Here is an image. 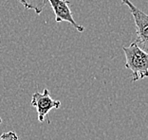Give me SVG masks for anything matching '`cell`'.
<instances>
[{"label": "cell", "instance_id": "6da1fadb", "mask_svg": "<svg viewBox=\"0 0 148 140\" xmlns=\"http://www.w3.org/2000/svg\"><path fill=\"white\" fill-rule=\"evenodd\" d=\"M18 1L25 7V9L33 10L36 14H40L48 5V3H49L55 14V21L57 23H69L79 32L85 31V27L79 25L74 20L72 12L69 8L70 2L69 0H18Z\"/></svg>", "mask_w": 148, "mask_h": 140}, {"label": "cell", "instance_id": "7a4b0ae2", "mask_svg": "<svg viewBox=\"0 0 148 140\" xmlns=\"http://www.w3.org/2000/svg\"><path fill=\"white\" fill-rule=\"evenodd\" d=\"M125 55V67L132 72V82L145 79L148 75V54L135 42L123 48Z\"/></svg>", "mask_w": 148, "mask_h": 140}, {"label": "cell", "instance_id": "3957f363", "mask_svg": "<svg viewBox=\"0 0 148 140\" xmlns=\"http://www.w3.org/2000/svg\"><path fill=\"white\" fill-rule=\"evenodd\" d=\"M123 4L128 7L136 25V41L135 43L146 51L148 46V16L145 12L140 11L130 0H122Z\"/></svg>", "mask_w": 148, "mask_h": 140}, {"label": "cell", "instance_id": "277c9868", "mask_svg": "<svg viewBox=\"0 0 148 140\" xmlns=\"http://www.w3.org/2000/svg\"><path fill=\"white\" fill-rule=\"evenodd\" d=\"M31 104L32 107H34L37 111V118L39 122L43 123L48 114L52 109H58L61 107L60 101L53 99L50 97L49 89L45 88L43 93L36 92L32 97Z\"/></svg>", "mask_w": 148, "mask_h": 140}, {"label": "cell", "instance_id": "5b68a950", "mask_svg": "<svg viewBox=\"0 0 148 140\" xmlns=\"http://www.w3.org/2000/svg\"><path fill=\"white\" fill-rule=\"evenodd\" d=\"M0 140H19V136L14 132H6L0 135Z\"/></svg>", "mask_w": 148, "mask_h": 140}, {"label": "cell", "instance_id": "8992f818", "mask_svg": "<svg viewBox=\"0 0 148 140\" xmlns=\"http://www.w3.org/2000/svg\"><path fill=\"white\" fill-rule=\"evenodd\" d=\"M1 124H2V118H0V125H1Z\"/></svg>", "mask_w": 148, "mask_h": 140}]
</instances>
